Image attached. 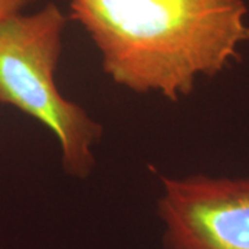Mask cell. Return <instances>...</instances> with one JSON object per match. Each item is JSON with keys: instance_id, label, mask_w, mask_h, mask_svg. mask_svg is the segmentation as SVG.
Instances as JSON below:
<instances>
[{"instance_id": "1", "label": "cell", "mask_w": 249, "mask_h": 249, "mask_svg": "<svg viewBox=\"0 0 249 249\" xmlns=\"http://www.w3.org/2000/svg\"><path fill=\"white\" fill-rule=\"evenodd\" d=\"M70 9L116 85L170 101L224 71L249 42L242 0H71Z\"/></svg>"}, {"instance_id": "2", "label": "cell", "mask_w": 249, "mask_h": 249, "mask_svg": "<svg viewBox=\"0 0 249 249\" xmlns=\"http://www.w3.org/2000/svg\"><path fill=\"white\" fill-rule=\"evenodd\" d=\"M65 22L54 3L0 21V104L47 127L60 144L65 173L85 178L96 163L93 148L103 127L57 86Z\"/></svg>"}, {"instance_id": "3", "label": "cell", "mask_w": 249, "mask_h": 249, "mask_svg": "<svg viewBox=\"0 0 249 249\" xmlns=\"http://www.w3.org/2000/svg\"><path fill=\"white\" fill-rule=\"evenodd\" d=\"M163 249H249V178H162Z\"/></svg>"}, {"instance_id": "4", "label": "cell", "mask_w": 249, "mask_h": 249, "mask_svg": "<svg viewBox=\"0 0 249 249\" xmlns=\"http://www.w3.org/2000/svg\"><path fill=\"white\" fill-rule=\"evenodd\" d=\"M32 1L34 0H0V21L24 13L28 4H31Z\"/></svg>"}]
</instances>
